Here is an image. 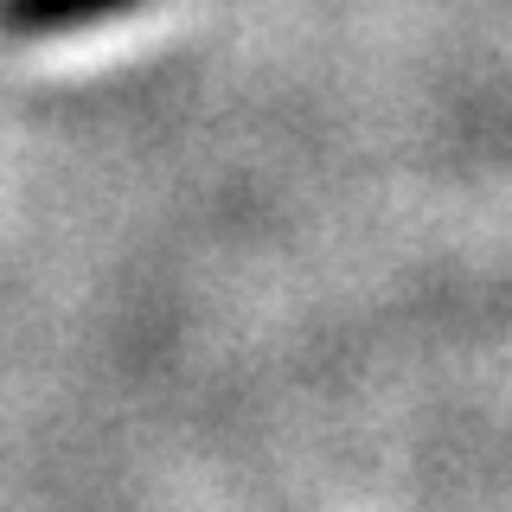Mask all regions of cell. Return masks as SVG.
<instances>
[{
  "label": "cell",
  "mask_w": 512,
  "mask_h": 512,
  "mask_svg": "<svg viewBox=\"0 0 512 512\" xmlns=\"http://www.w3.org/2000/svg\"><path fill=\"white\" fill-rule=\"evenodd\" d=\"M148 0H0V32L7 39H64L103 20H128Z\"/></svg>",
  "instance_id": "6da1fadb"
}]
</instances>
